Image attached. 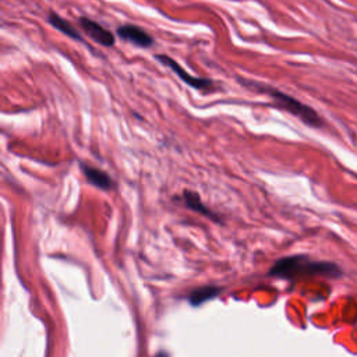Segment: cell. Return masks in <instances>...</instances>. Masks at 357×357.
Here are the masks:
<instances>
[{"instance_id":"obj_1","label":"cell","mask_w":357,"mask_h":357,"mask_svg":"<svg viewBox=\"0 0 357 357\" xmlns=\"http://www.w3.org/2000/svg\"><path fill=\"white\" fill-rule=\"evenodd\" d=\"M305 275L339 278L342 276V269L333 262L312 261L305 255H291L278 259L269 271V276L283 279H293Z\"/></svg>"},{"instance_id":"obj_2","label":"cell","mask_w":357,"mask_h":357,"mask_svg":"<svg viewBox=\"0 0 357 357\" xmlns=\"http://www.w3.org/2000/svg\"><path fill=\"white\" fill-rule=\"evenodd\" d=\"M241 84L244 86H248V88H254L255 91L261 92V93H265L268 95L273 105L290 114H293L294 117L300 119L304 124L310 126V127H315V128H319L324 126V120L322 117L312 109L308 105L297 100L296 98L271 86V85H266V84H261V82H254V81H241Z\"/></svg>"},{"instance_id":"obj_3","label":"cell","mask_w":357,"mask_h":357,"mask_svg":"<svg viewBox=\"0 0 357 357\" xmlns=\"http://www.w3.org/2000/svg\"><path fill=\"white\" fill-rule=\"evenodd\" d=\"M155 59L158 61H160L163 66L169 67L181 81H184L187 85L192 86L194 89L202 92V93H211L216 91V85L213 81L208 79V78H199V77H194L190 73H187L174 59H172L167 54H156Z\"/></svg>"},{"instance_id":"obj_4","label":"cell","mask_w":357,"mask_h":357,"mask_svg":"<svg viewBox=\"0 0 357 357\" xmlns=\"http://www.w3.org/2000/svg\"><path fill=\"white\" fill-rule=\"evenodd\" d=\"M78 24L84 29V32L91 39H93L96 43H99L102 46H106V47H110V46L114 45V42H116L114 33H112V31H109L107 28H105L99 22H96V21H93L88 17H81L78 20Z\"/></svg>"},{"instance_id":"obj_5","label":"cell","mask_w":357,"mask_h":357,"mask_svg":"<svg viewBox=\"0 0 357 357\" xmlns=\"http://www.w3.org/2000/svg\"><path fill=\"white\" fill-rule=\"evenodd\" d=\"M116 33L119 35V38H121L123 40H127L135 46L139 47H151L153 43V38L144 31L142 28L132 25V24H124L120 25L116 29Z\"/></svg>"},{"instance_id":"obj_6","label":"cell","mask_w":357,"mask_h":357,"mask_svg":"<svg viewBox=\"0 0 357 357\" xmlns=\"http://www.w3.org/2000/svg\"><path fill=\"white\" fill-rule=\"evenodd\" d=\"M81 167H82L85 177L88 178V181L92 185H95L100 190H110L113 187V181H112L110 176L106 174L103 170L92 167L89 165H81Z\"/></svg>"},{"instance_id":"obj_7","label":"cell","mask_w":357,"mask_h":357,"mask_svg":"<svg viewBox=\"0 0 357 357\" xmlns=\"http://www.w3.org/2000/svg\"><path fill=\"white\" fill-rule=\"evenodd\" d=\"M47 21H49V24H50L53 28H56L57 31H60V32L64 33L66 36H68V38H71V39H75V40H82V36L79 35L78 29H77L70 21H67L66 18H63L61 15H59L57 13L50 11V13L47 14Z\"/></svg>"},{"instance_id":"obj_8","label":"cell","mask_w":357,"mask_h":357,"mask_svg":"<svg viewBox=\"0 0 357 357\" xmlns=\"http://www.w3.org/2000/svg\"><path fill=\"white\" fill-rule=\"evenodd\" d=\"M219 293H220V289L216 286H202L190 293L188 301L191 303V305L198 307L212 298H216L219 296Z\"/></svg>"},{"instance_id":"obj_9","label":"cell","mask_w":357,"mask_h":357,"mask_svg":"<svg viewBox=\"0 0 357 357\" xmlns=\"http://www.w3.org/2000/svg\"><path fill=\"white\" fill-rule=\"evenodd\" d=\"M183 199H184V204L187 205V208H190V209H192V211H195V212H198V213H202V215H205V216H209V219L216 220L215 215H213L211 211H208V209L205 208V205L202 204V201H201V198H199V195H198L197 192L185 190Z\"/></svg>"},{"instance_id":"obj_10","label":"cell","mask_w":357,"mask_h":357,"mask_svg":"<svg viewBox=\"0 0 357 357\" xmlns=\"http://www.w3.org/2000/svg\"><path fill=\"white\" fill-rule=\"evenodd\" d=\"M155 357H169V356H167L165 351H160V353H158Z\"/></svg>"}]
</instances>
